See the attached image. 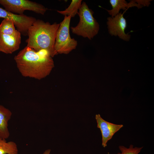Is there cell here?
Segmentation results:
<instances>
[{
    "label": "cell",
    "instance_id": "6da1fadb",
    "mask_svg": "<svg viewBox=\"0 0 154 154\" xmlns=\"http://www.w3.org/2000/svg\"><path fill=\"white\" fill-rule=\"evenodd\" d=\"M14 59L23 76L39 80L48 76L54 67L52 57L45 50L36 51L26 46Z\"/></svg>",
    "mask_w": 154,
    "mask_h": 154
},
{
    "label": "cell",
    "instance_id": "7a4b0ae2",
    "mask_svg": "<svg viewBox=\"0 0 154 154\" xmlns=\"http://www.w3.org/2000/svg\"><path fill=\"white\" fill-rule=\"evenodd\" d=\"M60 24H51L40 19H36L28 30L27 46L36 51L47 50L52 57L53 47Z\"/></svg>",
    "mask_w": 154,
    "mask_h": 154
},
{
    "label": "cell",
    "instance_id": "3957f363",
    "mask_svg": "<svg viewBox=\"0 0 154 154\" xmlns=\"http://www.w3.org/2000/svg\"><path fill=\"white\" fill-rule=\"evenodd\" d=\"M94 12L85 2L78 10L79 21L77 25L70 27L72 33L77 35L91 40L98 33L99 25L93 16Z\"/></svg>",
    "mask_w": 154,
    "mask_h": 154
},
{
    "label": "cell",
    "instance_id": "277c9868",
    "mask_svg": "<svg viewBox=\"0 0 154 154\" xmlns=\"http://www.w3.org/2000/svg\"><path fill=\"white\" fill-rule=\"evenodd\" d=\"M71 17L64 16L60 23L57 31L53 47L54 56L57 54H67L75 49L77 41L72 38L70 34V27Z\"/></svg>",
    "mask_w": 154,
    "mask_h": 154
},
{
    "label": "cell",
    "instance_id": "5b68a950",
    "mask_svg": "<svg viewBox=\"0 0 154 154\" xmlns=\"http://www.w3.org/2000/svg\"><path fill=\"white\" fill-rule=\"evenodd\" d=\"M5 9L13 13L23 15L25 10L44 15L48 8L41 4L28 0H0Z\"/></svg>",
    "mask_w": 154,
    "mask_h": 154
},
{
    "label": "cell",
    "instance_id": "8992f818",
    "mask_svg": "<svg viewBox=\"0 0 154 154\" xmlns=\"http://www.w3.org/2000/svg\"><path fill=\"white\" fill-rule=\"evenodd\" d=\"M0 18L12 21L17 30L25 36L27 35L29 28L36 20L33 17L15 14L0 7Z\"/></svg>",
    "mask_w": 154,
    "mask_h": 154
},
{
    "label": "cell",
    "instance_id": "52a82bcc",
    "mask_svg": "<svg viewBox=\"0 0 154 154\" xmlns=\"http://www.w3.org/2000/svg\"><path fill=\"white\" fill-rule=\"evenodd\" d=\"M107 23L109 33L111 36H118L125 41L129 40L130 35L125 32L127 21L121 12L113 17H108Z\"/></svg>",
    "mask_w": 154,
    "mask_h": 154
},
{
    "label": "cell",
    "instance_id": "ba28073f",
    "mask_svg": "<svg viewBox=\"0 0 154 154\" xmlns=\"http://www.w3.org/2000/svg\"><path fill=\"white\" fill-rule=\"evenodd\" d=\"M95 118L97 124V127L100 129L102 133V145L104 147H105L108 141L112 138L116 132L123 127V125L107 121L103 119L99 114L96 115Z\"/></svg>",
    "mask_w": 154,
    "mask_h": 154
},
{
    "label": "cell",
    "instance_id": "9c48e42d",
    "mask_svg": "<svg viewBox=\"0 0 154 154\" xmlns=\"http://www.w3.org/2000/svg\"><path fill=\"white\" fill-rule=\"evenodd\" d=\"M21 40V33L19 31L13 35L0 33V51L7 54L12 53L19 48Z\"/></svg>",
    "mask_w": 154,
    "mask_h": 154
},
{
    "label": "cell",
    "instance_id": "30bf717a",
    "mask_svg": "<svg viewBox=\"0 0 154 154\" xmlns=\"http://www.w3.org/2000/svg\"><path fill=\"white\" fill-rule=\"evenodd\" d=\"M12 115L10 110L0 105V137L1 138L6 139L9 136L8 122Z\"/></svg>",
    "mask_w": 154,
    "mask_h": 154
},
{
    "label": "cell",
    "instance_id": "8fae6325",
    "mask_svg": "<svg viewBox=\"0 0 154 154\" xmlns=\"http://www.w3.org/2000/svg\"><path fill=\"white\" fill-rule=\"evenodd\" d=\"M109 2L111 5L112 9L107 10V11L112 17H113L119 14L120 10L125 11L131 7L129 3H127L125 0H110Z\"/></svg>",
    "mask_w": 154,
    "mask_h": 154
},
{
    "label": "cell",
    "instance_id": "7c38bea8",
    "mask_svg": "<svg viewBox=\"0 0 154 154\" xmlns=\"http://www.w3.org/2000/svg\"><path fill=\"white\" fill-rule=\"evenodd\" d=\"M0 154H18L17 145L13 141L7 142L0 137Z\"/></svg>",
    "mask_w": 154,
    "mask_h": 154
},
{
    "label": "cell",
    "instance_id": "4fadbf2b",
    "mask_svg": "<svg viewBox=\"0 0 154 154\" xmlns=\"http://www.w3.org/2000/svg\"><path fill=\"white\" fill-rule=\"evenodd\" d=\"M82 1V0H72L69 5L65 10H57V11L64 16H70L71 18L74 17L78 14Z\"/></svg>",
    "mask_w": 154,
    "mask_h": 154
},
{
    "label": "cell",
    "instance_id": "5bb4252c",
    "mask_svg": "<svg viewBox=\"0 0 154 154\" xmlns=\"http://www.w3.org/2000/svg\"><path fill=\"white\" fill-rule=\"evenodd\" d=\"M15 26L12 21L4 19L0 25V33L7 35H15L19 31L15 29Z\"/></svg>",
    "mask_w": 154,
    "mask_h": 154
},
{
    "label": "cell",
    "instance_id": "9a60e30c",
    "mask_svg": "<svg viewBox=\"0 0 154 154\" xmlns=\"http://www.w3.org/2000/svg\"><path fill=\"white\" fill-rule=\"evenodd\" d=\"M119 148L121 153H118L117 154H138L143 147H133V146L131 145L128 148L121 145L119 146Z\"/></svg>",
    "mask_w": 154,
    "mask_h": 154
},
{
    "label": "cell",
    "instance_id": "2e32d148",
    "mask_svg": "<svg viewBox=\"0 0 154 154\" xmlns=\"http://www.w3.org/2000/svg\"><path fill=\"white\" fill-rule=\"evenodd\" d=\"M136 2L141 8L143 7H148L151 4L150 0H135Z\"/></svg>",
    "mask_w": 154,
    "mask_h": 154
},
{
    "label": "cell",
    "instance_id": "e0dca14e",
    "mask_svg": "<svg viewBox=\"0 0 154 154\" xmlns=\"http://www.w3.org/2000/svg\"><path fill=\"white\" fill-rule=\"evenodd\" d=\"M51 150L50 149H48L46 150L42 154H50Z\"/></svg>",
    "mask_w": 154,
    "mask_h": 154
}]
</instances>
